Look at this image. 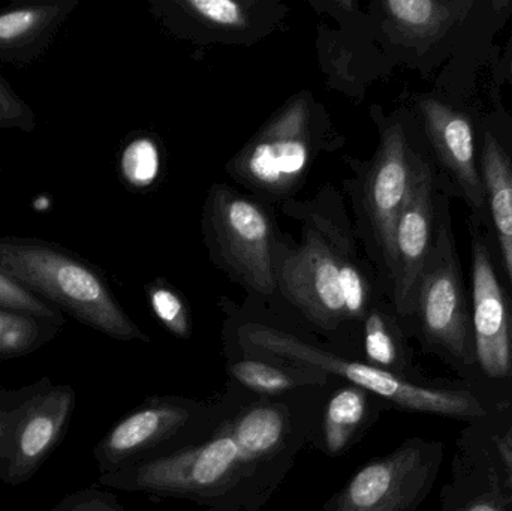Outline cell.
<instances>
[{
  "instance_id": "cell-1",
  "label": "cell",
  "mask_w": 512,
  "mask_h": 511,
  "mask_svg": "<svg viewBox=\"0 0 512 511\" xmlns=\"http://www.w3.org/2000/svg\"><path fill=\"white\" fill-rule=\"evenodd\" d=\"M324 389L261 398L228 389L227 413L206 440L107 473L114 488L192 501L206 511H259L280 488L298 453L316 443Z\"/></svg>"
},
{
  "instance_id": "cell-2",
  "label": "cell",
  "mask_w": 512,
  "mask_h": 511,
  "mask_svg": "<svg viewBox=\"0 0 512 511\" xmlns=\"http://www.w3.org/2000/svg\"><path fill=\"white\" fill-rule=\"evenodd\" d=\"M237 341L249 356L318 369L342 383L372 393L390 408L466 423L483 419L490 413V408L460 381L433 383L400 377L367 362L337 356L265 324L248 323L240 327Z\"/></svg>"
},
{
  "instance_id": "cell-3",
  "label": "cell",
  "mask_w": 512,
  "mask_h": 511,
  "mask_svg": "<svg viewBox=\"0 0 512 511\" xmlns=\"http://www.w3.org/2000/svg\"><path fill=\"white\" fill-rule=\"evenodd\" d=\"M0 273L110 338L149 342L98 269L65 246L36 237L0 236Z\"/></svg>"
},
{
  "instance_id": "cell-4",
  "label": "cell",
  "mask_w": 512,
  "mask_h": 511,
  "mask_svg": "<svg viewBox=\"0 0 512 511\" xmlns=\"http://www.w3.org/2000/svg\"><path fill=\"white\" fill-rule=\"evenodd\" d=\"M381 27L394 48L424 71L471 60L512 14V0H384Z\"/></svg>"
},
{
  "instance_id": "cell-5",
  "label": "cell",
  "mask_w": 512,
  "mask_h": 511,
  "mask_svg": "<svg viewBox=\"0 0 512 511\" xmlns=\"http://www.w3.org/2000/svg\"><path fill=\"white\" fill-rule=\"evenodd\" d=\"M411 323L424 351L447 363L468 386L475 368L471 288L463 278L450 192L445 188L439 195L435 243L418 281Z\"/></svg>"
},
{
  "instance_id": "cell-6",
  "label": "cell",
  "mask_w": 512,
  "mask_h": 511,
  "mask_svg": "<svg viewBox=\"0 0 512 511\" xmlns=\"http://www.w3.org/2000/svg\"><path fill=\"white\" fill-rule=\"evenodd\" d=\"M475 368L468 389L490 411L512 404V294L487 218L469 216Z\"/></svg>"
},
{
  "instance_id": "cell-7",
  "label": "cell",
  "mask_w": 512,
  "mask_h": 511,
  "mask_svg": "<svg viewBox=\"0 0 512 511\" xmlns=\"http://www.w3.org/2000/svg\"><path fill=\"white\" fill-rule=\"evenodd\" d=\"M227 396L215 404L153 396L123 417L101 441L96 458L107 473L195 446L209 438L227 413Z\"/></svg>"
},
{
  "instance_id": "cell-8",
  "label": "cell",
  "mask_w": 512,
  "mask_h": 511,
  "mask_svg": "<svg viewBox=\"0 0 512 511\" xmlns=\"http://www.w3.org/2000/svg\"><path fill=\"white\" fill-rule=\"evenodd\" d=\"M445 444L409 438L390 455L372 459L321 511H418L438 482Z\"/></svg>"
},
{
  "instance_id": "cell-9",
  "label": "cell",
  "mask_w": 512,
  "mask_h": 511,
  "mask_svg": "<svg viewBox=\"0 0 512 511\" xmlns=\"http://www.w3.org/2000/svg\"><path fill=\"white\" fill-rule=\"evenodd\" d=\"M441 191L433 165L412 153L411 186L397 221L391 276L393 308L402 323H411L414 315L418 281L435 243Z\"/></svg>"
},
{
  "instance_id": "cell-10",
  "label": "cell",
  "mask_w": 512,
  "mask_h": 511,
  "mask_svg": "<svg viewBox=\"0 0 512 511\" xmlns=\"http://www.w3.org/2000/svg\"><path fill=\"white\" fill-rule=\"evenodd\" d=\"M310 158V98L298 96L283 107L237 155L231 171L262 191H291Z\"/></svg>"
},
{
  "instance_id": "cell-11",
  "label": "cell",
  "mask_w": 512,
  "mask_h": 511,
  "mask_svg": "<svg viewBox=\"0 0 512 511\" xmlns=\"http://www.w3.org/2000/svg\"><path fill=\"white\" fill-rule=\"evenodd\" d=\"M417 108L430 149L447 177L448 188L466 201L471 215L487 218L478 122L468 111L442 96L421 95Z\"/></svg>"
},
{
  "instance_id": "cell-12",
  "label": "cell",
  "mask_w": 512,
  "mask_h": 511,
  "mask_svg": "<svg viewBox=\"0 0 512 511\" xmlns=\"http://www.w3.org/2000/svg\"><path fill=\"white\" fill-rule=\"evenodd\" d=\"M209 210L210 227L228 267L256 293H273L277 273L271 255V227L261 207L227 186H216Z\"/></svg>"
},
{
  "instance_id": "cell-13",
  "label": "cell",
  "mask_w": 512,
  "mask_h": 511,
  "mask_svg": "<svg viewBox=\"0 0 512 511\" xmlns=\"http://www.w3.org/2000/svg\"><path fill=\"white\" fill-rule=\"evenodd\" d=\"M340 240L322 228H309L303 245L283 261L277 284L289 302L324 330H336L348 321L340 284Z\"/></svg>"
},
{
  "instance_id": "cell-14",
  "label": "cell",
  "mask_w": 512,
  "mask_h": 511,
  "mask_svg": "<svg viewBox=\"0 0 512 511\" xmlns=\"http://www.w3.org/2000/svg\"><path fill=\"white\" fill-rule=\"evenodd\" d=\"M412 153L403 123L396 120L387 125L364 191L367 218L390 279L394 270L397 221L411 186Z\"/></svg>"
},
{
  "instance_id": "cell-15",
  "label": "cell",
  "mask_w": 512,
  "mask_h": 511,
  "mask_svg": "<svg viewBox=\"0 0 512 511\" xmlns=\"http://www.w3.org/2000/svg\"><path fill=\"white\" fill-rule=\"evenodd\" d=\"M80 0H27L0 8V62L23 66L38 62Z\"/></svg>"
},
{
  "instance_id": "cell-16",
  "label": "cell",
  "mask_w": 512,
  "mask_h": 511,
  "mask_svg": "<svg viewBox=\"0 0 512 511\" xmlns=\"http://www.w3.org/2000/svg\"><path fill=\"white\" fill-rule=\"evenodd\" d=\"M480 164L487 189V222L512 294V152L490 114L478 122Z\"/></svg>"
},
{
  "instance_id": "cell-17",
  "label": "cell",
  "mask_w": 512,
  "mask_h": 511,
  "mask_svg": "<svg viewBox=\"0 0 512 511\" xmlns=\"http://www.w3.org/2000/svg\"><path fill=\"white\" fill-rule=\"evenodd\" d=\"M442 511H512V501L490 459L466 429L457 440Z\"/></svg>"
},
{
  "instance_id": "cell-18",
  "label": "cell",
  "mask_w": 512,
  "mask_h": 511,
  "mask_svg": "<svg viewBox=\"0 0 512 511\" xmlns=\"http://www.w3.org/2000/svg\"><path fill=\"white\" fill-rule=\"evenodd\" d=\"M74 393L68 387L51 390L33 401L18 423L12 440L9 479H27L51 452L71 416Z\"/></svg>"
},
{
  "instance_id": "cell-19",
  "label": "cell",
  "mask_w": 512,
  "mask_h": 511,
  "mask_svg": "<svg viewBox=\"0 0 512 511\" xmlns=\"http://www.w3.org/2000/svg\"><path fill=\"white\" fill-rule=\"evenodd\" d=\"M388 407L372 393L337 380L325 398L318 446L325 455L342 456L364 437Z\"/></svg>"
},
{
  "instance_id": "cell-20",
  "label": "cell",
  "mask_w": 512,
  "mask_h": 511,
  "mask_svg": "<svg viewBox=\"0 0 512 511\" xmlns=\"http://www.w3.org/2000/svg\"><path fill=\"white\" fill-rule=\"evenodd\" d=\"M227 369L231 383L261 398H280L301 390L324 389L337 381L318 369L289 363L280 365L276 360L249 354L230 360Z\"/></svg>"
},
{
  "instance_id": "cell-21",
  "label": "cell",
  "mask_w": 512,
  "mask_h": 511,
  "mask_svg": "<svg viewBox=\"0 0 512 511\" xmlns=\"http://www.w3.org/2000/svg\"><path fill=\"white\" fill-rule=\"evenodd\" d=\"M364 354L369 365L411 380H426L415 369L405 327L396 314L370 308L364 318Z\"/></svg>"
},
{
  "instance_id": "cell-22",
  "label": "cell",
  "mask_w": 512,
  "mask_h": 511,
  "mask_svg": "<svg viewBox=\"0 0 512 511\" xmlns=\"http://www.w3.org/2000/svg\"><path fill=\"white\" fill-rule=\"evenodd\" d=\"M465 429L492 462L512 501V404L466 423Z\"/></svg>"
},
{
  "instance_id": "cell-23",
  "label": "cell",
  "mask_w": 512,
  "mask_h": 511,
  "mask_svg": "<svg viewBox=\"0 0 512 511\" xmlns=\"http://www.w3.org/2000/svg\"><path fill=\"white\" fill-rule=\"evenodd\" d=\"M63 321L0 308V357L21 356L44 344Z\"/></svg>"
},
{
  "instance_id": "cell-24",
  "label": "cell",
  "mask_w": 512,
  "mask_h": 511,
  "mask_svg": "<svg viewBox=\"0 0 512 511\" xmlns=\"http://www.w3.org/2000/svg\"><path fill=\"white\" fill-rule=\"evenodd\" d=\"M189 20L216 33H243L252 27L255 3L236 0H185L176 2Z\"/></svg>"
},
{
  "instance_id": "cell-25",
  "label": "cell",
  "mask_w": 512,
  "mask_h": 511,
  "mask_svg": "<svg viewBox=\"0 0 512 511\" xmlns=\"http://www.w3.org/2000/svg\"><path fill=\"white\" fill-rule=\"evenodd\" d=\"M120 170L126 183L134 188H147L152 185L161 170V155L155 141L149 137L131 141L123 150Z\"/></svg>"
},
{
  "instance_id": "cell-26",
  "label": "cell",
  "mask_w": 512,
  "mask_h": 511,
  "mask_svg": "<svg viewBox=\"0 0 512 511\" xmlns=\"http://www.w3.org/2000/svg\"><path fill=\"white\" fill-rule=\"evenodd\" d=\"M150 306L159 323L180 339L191 338V320L188 308L182 297L164 284L152 285L147 288Z\"/></svg>"
},
{
  "instance_id": "cell-27",
  "label": "cell",
  "mask_w": 512,
  "mask_h": 511,
  "mask_svg": "<svg viewBox=\"0 0 512 511\" xmlns=\"http://www.w3.org/2000/svg\"><path fill=\"white\" fill-rule=\"evenodd\" d=\"M340 284H342L343 300H345L346 318L348 320H364L369 312V284L361 273L360 267L352 258L349 246H343L340 261Z\"/></svg>"
},
{
  "instance_id": "cell-28",
  "label": "cell",
  "mask_w": 512,
  "mask_h": 511,
  "mask_svg": "<svg viewBox=\"0 0 512 511\" xmlns=\"http://www.w3.org/2000/svg\"><path fill=\"white\" fill-rule=\"evenodd\" d=\"M38 126V116L32 105L0 74V129H17L32 134Z\"/></svg>"
},
{
  "instance_id": "cell-29",
  "label": "cell",
  "mask_w": 512,
  "mask_h": 511,
  "mask_svg": "<svg viewBox=\"0 0 512 511\" xmlns=\"http://www.w3.org/2000/svg\"><path fill=\"white\" fill-rule=\"evenodd\" d=\"M0 308L27 312V314L48 318V320L63 321L62 312L59 309L39 297L33 296L2 273H0Z\"/></svg>"
},
{
  "instance_id": "cell-30",
  "label": "cell",
  "mask_w": 512,
  "mask_h": 511,
  "mask_svg": "<svg viewBox=\"0 0 512 511\" xmlns=\"http://www.w3.org/2000/svg\"><path fill=\"white\" fill-rule=\"evenodd\" d=\"M71 511H123V509L117 506L113 498L96 495V497H90L87 500L81 501Z\"/></svg>"
},
{
  "instance_id": "cell-31",
  "label": "cell",
  "mask_w": 512,
  "mask_h": 511,
  "mask_svg": "<svg viewBox=\"0 0 512 511\" xmlns=\"http://www.w3.org/2000/svg\"><path fill=\"white\" fill-rule=\"evenodd\" d=\"M489 114L490 117H492L493 123H495L499 134L504 138L505 143H507V146L510 147L512 152V122L510 116H508L501 107H498V110H496L495 113Z\"/></svg>"
},
{
  "instance_id": "cell-32",
  "label": "cell",
  "mask_w": 512,
  "mask_h": 511,
  "mask_svg": "<svg viewBox=\"0 0 512 511\" xmlns=\"http://www.w3.org/2000/svg\"><path fill=\"white\" fill-rule=\"evenodd\" d=\"M12 440H14V435H11L5 420L0 417V458L11 456Z\"/></svg>"
},
{
  "instance_id": "cell-33",
  "label": "cell",
  "mask_w": 512,
  "mask_h": 511,
  "mask_svg": "<svg viewBox=\"0 0 512 511\" xmlns=\"http://www.w3.org/2000/svg\"><path fill=\"white\" fill-rule=\"evenodd\" d=\"M502 80L507 81L512 86V39L508 44L507 53H505L504 59L501 62V69H499Z\"/></svg>"
}]
</instances>
